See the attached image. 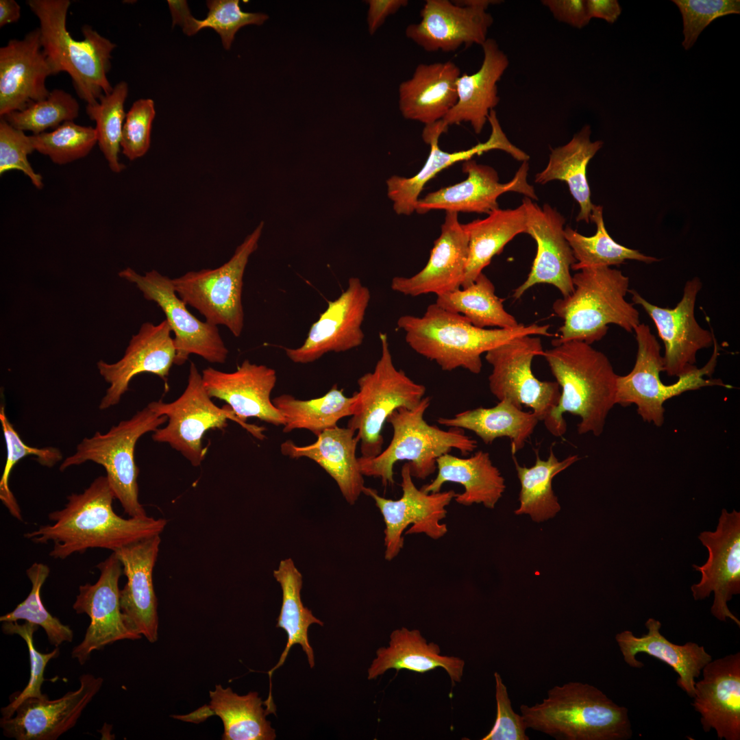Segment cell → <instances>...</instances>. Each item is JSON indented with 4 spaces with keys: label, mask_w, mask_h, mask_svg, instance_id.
Instances as JSON below:
<instances>
[{
    "label": "cell",
    "mask_w": 740,
    "mask_h": 740,
    "mask_svg": "<svg viewBox=\"0 0 740 740\" xmlns=\"http://www.w3.org/2000/svg\"><path fill=\"white\" fill-rule=\"evenodd\" d=\"M99 577L94 584L80 585L73 605L78 614H86L90 624L80 643L73 648L71 656L81 665L92 652L101 650L116 641L141 639L126 626L120 605L119 579L123 567L116 553L97 565Z\"/></svg>",
    "instance_id": "cell-17"
},
{
    "label": "cell",
    "mask_w": 740,
    "mask_h": 740,
    "mask_svg": "<svg viewBox=\"0 0 740 740\" xmlns=\"http://www.w3.org/2000/svg\"><path fill=\"white\" fill-rule=\"evenodd\" d=\"M590 136L591 127L586 125L567 144L552 149L546 167L536 175L534 180L539 184L553 180L565 182L580 208L576 221L587 223L591 221L594 205L591 201L587 167L603 145L602 140L592 142Z\"/></svg>",
    "instance_id": "cell-38"
},
{
    "label": "cell",
    "mask_w": 740,
    "mask_h": 740,
    "mask_svg": "<svg viewBox=\"0 0 740 740\" xmlns=\"http://www.w3.org/2000/svg\"><path fill=\"white\" fill-rule=\"evenodd\" d=\"M574 291L556 299L552 309L563 320L553 346L578 341L591 345L602 339L609 324L631 332L640 323L639 312L625 297L629 278L610 267L585 268L572 276Z\"/></svg>",
    "instance_id": "cell-6"
},
{
    "label": "cell",
    "mask_w": 740,
    "mask_h": 740,
    "mask_svg": "<svg viewBox=\"0 0 740 740\" xmlns=\"http://www.w3.org/2000/svg\"><path fill=\"white\" fill-rule=\"evenodd\" d=\"M34 151L30 136L10 125L4 119L0 121V175L12 170L22 171L38 189L43 186L42 177L36 173L27 160Z\"/></svg>",
    "instance_id": "cell-55"
},
{
    "label": "cell",
    "mask_w": 740,
    "mask_h": 740,
    "mask_svg": "<svg viewBox=\"0 0 740 740\" xmlns=\"http://www.w3.org/2000/svg\"><path fill=\"white\" fill-rule=\"evenodd\" d=\"M469 237V253L460 288L471 284L492 258L517 235L527 231L525 207L496 209L483 219L463 224Z\"/></svg>",
    "instance_id": "cell-39"
},
{
    "label": "cell",
    "mask_w": 740,
    "mask_h": 740,
    "mask_svg": "<svg viewBox=\"0 0 740 740\" xmlns=\"http://www.w3.org/2000/svg\"><path fill=\"white\" fill-rule=\"evenodd\" d=\"M699 540L708 552L702 565H693L701 574L700 580L691 587L695 600L714 594L711 614L721 621L729 619L739 627V619L730 611L728 602L740 593V512L722 510L715 531H703Z\"/></svg>",
    "instance_id": "cell-18"
},
{
    "label": "cell",
    "mask_w": 740,
    "mask_h": 740,
    "mask_svg": "<svg viewBox=\"0 0 740 740\" xmlns=\"http://www.w3.org/2000/svg\"><path fill=\"white\" fill-rule=\"evenodd\" d=\"M166 421V416L159 415L147 406L107 432H96L90 438L83 439L75 452L62 461L60 470L64 471L88 461L101 465L115 499L125 513L132 517H146L138 500L139 470L135 462V447L143 434L154 432Z\"/></svg>",
    "instance_id": "cell-9"
},
{
    "label": "cell",
    "mask_w": 740,
    "mask_h": 740,
    "mask_svg": "<svg viewBox=\"0 0 740 740\" xmlns=\"http://www.w3.org/2000/svg\"><path fill=\"white\" fill-rule=\"evenodd\" d=\"M355 432L336 426L323 432L308 445L287 440L282 443L281 452L291 458L306 457L317 463L336 481L345 500L354 505L365 487L356 454L359 439Z\"/></svg>",
    "instance_id": "cell-34"
},
{
    "label": "cell",
    "mask_w": 740,
    "mask_h": 740,
    "mask_svg": "<svg viewBox=\"0 0 740 740\" xmlns=\"http://www.w3.org/2000/svg\"><path fill=\"white\" fill-rule=\"evenodd\" d=\"M79 680V687L60 698L25 699L12 717L1 718L3 735L16 740H56L73 728L103 682L101 677L90 674H82Z\"/></svg>",
    "instance_id": "cell-23"
},
{
    "label": "cell",
    "mask_w": 740,
    "mask_h": 740,
    "mask_svg": "<svg viewBox=\"0 0 740 740\" xmlns=\"http://www.w3.org/2000/svg\"><path fill=\"white\" fill-rule=\"evenodd\" d=\"M695 681L691 705L704 732L720 740L740 739V653L711 660Z\"/></svg>",
    "instance_id": "cell-29"
},
{
    "label": "cell",
    "mask_w": 740,
    "mask_h": 740,
    "mask_svg": "<svg viewBox=\"0 0 740 740\" xmlns=\"http://www.w3.org/2000/svg\"><path fill=\"white\" fill-rule=\"evenodd\" d=\"M602 210L601 206L593 205L592 208L591 221L597 227L593 236H584L569 226L565 228V236L576 259L571 269L580 271L590 267L619 265L627 260L645 263L660 261L615 242L605 227Z\"/></svg>",
    "instance_id": "cell-45"
},
{
    "label": "cell",
    "mask_w": 740,
    "mask_h": 740,
    "mask_svg": "<svg viewBox=\"0 0 740 740\" xmlns=\"http://www.w3.org/2000/svg\"><path fill=\"white\" fill-rule=\"evenodd\" d=\"M648 632L641 637L630 630L615 635V641L626 664L633 668H641L644 664L636 658L639 653H645L671 667L678 674L677 685L689 697L695 693V679L704 666L712 660L702 645L693 642L678 645L669 641L661 632V623L649 618L645 623Z\"/></svg>",
    "instance_id": "cell-32"
},
{
    "label": "cell",
    "mask_w": 740,
    "mask_h": 740,
    "mask_svg": "<svg viewBox=\"0 0 740 740\" xmlns=\"http://www.w3.org/2000/svg\"><path fill=\"white\" fill-rule=\"evenodd\" d=\"M263 227L260 222L221 267L189 271L171 279L175 293L186 305L197 310L208 323L225 325L236 337L241 336L244 325L243 275L250 256L258 248Z\"/></svg>",
    "instance_id": "cell-12"
},
{
    "label": "cell",
    "mask_w": 740,
    "mask_h": 740,
    "mask_svg": "<svg viewBox=\"0 0 740 740\" xmlns=\"http://www.w3.org/2000/svg\"><path fill=\"white\" fill-rule=\"evenodd\" d=\"M526 728L559 740H627L632 737L627 708L598 688L569 682L548 690L533 706L521 704Z\"/></svg>",
    "instance_id": "cell-4"
},
{
    "label": "cell",
    "mask_w": 740,
    "mask_h": 740,
    "mask_svg": "<svg viewBox=\"0 0 740 740\" xmlns=\"http://www.w3.org/2000/svg\"><path fill=\"white\" fill-rule=\"evenodd\" d=\"M679 8L683 22L682 45L688 50L701 32L715 19L740 13L739 0H672Z\"/></svg>",
    "instance_id": "cell-53"
},
{
    "label": "cell",
    "mask_w": 740,
    "mask_h": 740,
    "mask_svg": "<svg viewBox=\"0 0 740 740\" xmlns=\"http://www.w3.org/2000/svg\"><path fill=\"white\" fill-rule=\"evenodd\" d=\"M702 284L698 278L688 280L680 301L674 308L652 304L635 290H628L634 304L640 305L654 321L664 347L663 371L679 377L697 368L696 354L713 345V330L702 328L695 317V305Z\"/></svg>",
    "instance_id": "cell-19"
},
{
    "label": "cell",
    "mask_w": 740,
    "mask_h": 740,
    "mask_svg": "<svg viewBox=\"0 0 740 740\" xmlns=\"http://www.w3.org/2000/svg\"><path fill=\"white\" fill-rule=\"evenodd\" d=\"M128 95V84L121 81L112 90L103 95L98 102L86 104L89 119L96 123L97 143L112 171L119 173L125 166L121 163L122 129L125 119L124 104Z\"/></svg>",
    "instance_id": "cell-46"
},
{
    "label": "cell",
    "mask_w": 740,
    "mask_h": 740,
    "mask_svg": "<svg viewBox=\"0 0 740 740\" xmlns=\"http://www.w3.org/2000/svg\"><path fill=\"white\" fill-rule=\"evenodd\" d=\"M539 421L533 411H523L508 399L500 401L492 408L479 407L437 419L440 425L449 428L474 432L486 445L497 438L508 437L513 456L523 448Z\"/></svg>",
    "instance_id": "cell-37"
},
{
    "label": "cell",
    "mask_w": 740,
    "mask_h": 740,
    "mask_svg": "<svg viewBox=\"0 0 740 740\" xmlns=\"http://www.w3.org/2000/svg\"><path fill=\"white\" fill-rule=\"evenodd\" d=\"M461 75L452 61L421 63L398 88L403 117L430 125L442 120L457 101L456 82Z\"/></svg>",
    "instance_id": "cell-31"
},
{
    "label": "cell",
    "mask_w": 740,
    "mask_h": 740,
    "mask_svg": "<svg viewBox=\"0 0 740 740\" xmlns=\"http://www.w3.org/2000/svg\"><path fill=\"white\" fill-rule=\"evenodd\" d=\"M381 356L371 372L358 380L354 414L347 428L357 432L361 457L371 458L382 451V429L396 409L416 408L424 397L425 386L395 367L386 334H379Z\"/></svg>",
    "instance_id": "cell-10"
},
{
    "label": "cell",
    "mask_w": 740,
    "mask_h": 740,
    "mask_svg": "<svg viewBox=\"0 0 740 740\" xmlns=\"http://www.w3.org/2000/svg\"><path fill=\"white\" fill-rule=\"evenodd\" d=\"M407 344L417 354L434 361L443 371L463 368L480 373L481 356L514 338L528 335L552 336L550 325L519 323L513 328H481L458 313L436 303L421 317L401 316L397 322Z\"/></svg>",
    "instance_id": "cell-3"
},
{
    "label": "cell",
    "mask_w": 740,
    "mask_h": 740,
    "mask_svg": "<svg viewBox=\"0 0 740 740\" xmlns=\"http://www.w3.org/2000/svg\"><path fill=\"white\" fill-rule=\"evenodd\" d=\"M513 458L521 484L520 505L515 513L528 514L539 523L555 517L561 508L552 489V480L578 461V456L570 455L559 460L551 447L548 458L542 460L536 450L535 463L530 467L521 466L514 456Z\"/></svg>",
    "instance_id": "cell-43"
},
{
    "label": "cell",
    "mask_w": 740,
    "mask_h": 740,
    "mask_svg": "<svg viewBox=\"0 0 740 740\" xmlns=\"http://www.w3.org/2000/svg\"><path fill=\"white\" fill-rule=\"evenodd\" d=\"M494 677L497 716L491 730L482 740H528L524 720L521 715L513 711L507 687L500 674L495 672Z\"/></svg>",
    "instance_id": "cell-56"
},
{
    "label": "cell",
    "mask_w": 740,
    "mask_h": 740,
    "mask_svg": "<svg viewBox=\"0 0 740 740\" xmlns=\"http://www.w3.org/2000/svg\"><path fill=\"white\" fill-rule=\"evenodd\" d=\"M147 406L159 415L166 416L168 420L165 427L153 432V440L169 444L193 467L200 466L206 457L207 448L202 445L204 434L210 429L225 428L228 419L239 423L258 439L265 437L263 428L243 421L229 406L219 408L213 403L193 362L187 386L177 399L171 403L151 402Z\"/></svg>",
    "instance_id": "cell-11"
},
{
    "label": "cell",
    "mask_w": 740,
    "mask_h": 740,
    "mask_svg": "<svg viewBox=\"0 0 740 740\" xmlns=\"http://www.w3.org/2000/svg\"><path fill=\"white\" fill-rule=\"evenodd\" d=\"M557 21L576 28L581 29L591 21L587 0H543Z\"/></svg>",
    "instance_id": "cell-57"
},
{
    "label": "cell",
    "mask_w": 740,
    "mask_h": 740,
    "mask_svg": "<svg viewBox=\"0 0 740 740\" xmlns=\"http://www.w3.org/2000/svg\"><path fill=\"white\" fill-rule=\"evenodd\" d=\"M482 48L484 56L479 70L471 75L461 74L457 80V101L441 120L446 128L468 122L478 134L488 121L491 110L500 102L497 84L509 60L493 38H488Z\"/></svg>",
    "instance_id": "cell-33"
},
{
    "label": "cell",
    "mask_w": 740,
    "mask_h": 740,
    "mask_svg": "<svg viewBox=\"0 0 740 740\" xmlns=\"http://www.w3.org/2000/svg\"><path fill=\"white\" fill-rule=\"evenodd\" d=\"M207 16L198 20V28H211L221 37L223 47L228 50L234 39L236 33L241 27L248 25H262L269 16L264 13H253L242 11L238 0L208 1Z\"/></svg>",
    "instance_id": "cell-52"
},
{
    "label": "cell",
    "mask_w": 740,
    "mask_h": 740,
    "mask_svg": "<svg viewBox=\"0 0 740 740\" xmlns=\"http://www.w3.org/2000/svg\"><path fill=\"white\" fill-rule=\"evenodd\" d=\"M53 75L36 27L21 39H11L0 48V116L21 111L50 94L46 86Z\"/></svg>",
    "instance_id": "cell-26"
},
{
    "label": "cell",
    "mask_w": 740,
    "mask_h": 740,
    "mask_svg": "<svg viewBox=\"0 0 740 740\" xmlns=\"http://www.w3.org/2000/svg\"><path fill=\"white\" fill-rule=\"evenodd\" d=\"M371 299L369 288L358 278L348 280L340 296L310 327L304 343L297 348H284L293 362H313L328 352H342L360 346L365 334L362 324Z\"/></svg>",
    "instance_id": "cell-20"
},
{
    "label": "cell",
    "mask_w": 740,
    "mask_h": 740,
    "mask_svg": "<svg viewBox=\"0 0 740 740\" xmlns=\"http://www.w3.org/2000/svg\"><path fill=\"white\" fill-rule=\"evenodd\" d=\"M273 576L282 591V606L276 626L283 629L288 638L278 663L268 671L270 688L272 674L284 663L294 645L301 647L310 667L314 666V652L308 641V630L313 624L323 626V622L315 617L301 601L302 575L291 558L280 561L278 569L273 571Z\"/></svg>",
    "instance_id": "cell-41"
},
{
    "label": "cell",
    "mask_w": 740,
    "mask_h": 740,
    "mask_svg": "<svg viewBox=\"0 0 740 740\" xmlns=\"http://www.w3.org/2000/svg\"><path fill=\"white\" fill-rule=\"evenodd\" d=\"M171 330L166 319L155 325L142 324L130 339L123 356L117 362L97 363L100 375L109 384L99 408L106 410L118 404L129 390L132 378L149 373L158 375L167 384L170 369L176 355Z\"/></svg>",
    "instance_id": "cell-24"
},
{
    "label": "cell",
    "mask_w": 740,
    "mask_h": 740,
    "mask_svg": "<svg viewBox=\"0 0 740 740\" xmlns=\"http://www.w3.org/2000/svg\"><path fill=\"white\" fill-rule=\"evenodd\" d=\"M34 151L58 164L86 157L97 143L95 128L66 121L50 132L30 135Z\"/></svg>",
    "instance_id": "cell-49"
},
{
    "label": "cell",
    "mask_w": 740,
    "mask_h": 740,
    "mask_svg": "<svg viewBox=\"0 0 740 740\" xmlns=\"http://www.w3.org/2000/svg\"><path fill=\"white\" fill-rule=\"evenodd\" d=\"M118 275L134 284L147 300L155 302L164 313L174 334L175 365H183L190 354L212 363L225 362L228 349L217 326L199 320L188 310L175 293L171 278L156 270L140 275L130 267Z\"/></svg>",
    "instance_id": "cell-15"
},
{
    "label": "cell",
    "mask_w": 740,
    "mask_h": 740,
    "mask_svg": "<svg viewBox=\"0 0 740 740\" xmlns=\"http://www.w3.org/2000/svg\"><path fill=\"white\" fill-rule=\"evenodd\" d=\"M495 0H427L421 21L408 25L406 36L427 52H452L465 45H482L493 23L486 10Z\"/></svg>",
    "instance_id": "cell-16"
},
{
    "label": "cell",
    "mask_w": 740,
    "mask_h": 740,
    "mask_svg": "<svg viewBox=\"0 0 740 740\" xmlns=\"http://www.w3.org/2000/svg\"><path fill=\"white\" fill-rule=\"evenodd\" d=\"M0 421L7 449L6 461L0 480V500L13 517L23 521L21 508L9 486L12 469L21 459L28 456H35L36 460L42 466L52 467L62 460V454L56 447L38 448L25 444L6 417L3 405L0 407Z\"/></svg>",
    "instance_id": "cell-50"
},
{
    "label": "cell",
    "mask_w": 740,
    "mask_h": 740,
    "mask_svg": "<svg viewBox=\"0 0 740 740\" xmlns=\"http://www.w3.org/2000/svg\"><path fill=\"white\" fill-rule=\"evenodd\" d=\"M634 331L637 343L636 361L628 374L617 378L616 404H634L644 421L662 426L664 403L684 392L712 386L730 387L720 379L711 378L719 355L715 339L713 354L704 367L679 376L676 382L667 385L660 378L663 371V358L656 338L644 323H640Z\"/></svg>",
    "instance_id": "cell-8"
},
{
    "label": "cell",
    "mask_w": 740,
    "mask_h": 740,
    "mask_svg": "<svg viewBox=\"0 0 740 740\" xmlns=\"http://www.w3.org/2000/svg\"><path fill=\"white\" fill-rule=\"evenodd\" d=\"M368 29L373 35L390 15L395 14L408 4V0H368Z\"/></svg>",
    "instance_id": "cell-58"
},
{
    "label": "cell",
    "mask_w": 740,
    "mask_h": 740,
    "mask_svg": "<svg viewBox=\"0 0 740 740\" xmlns=\"http://www.w3.org/2000/svg\"><path fill=\"white\" fill-rule=\"evenodd\" d=\"M402 497L396 500L380 496L371 488L365 486L362 493L371 497L380 510L385 523L384 558L394 559L404 546L403 534H424L437 540L447 532L441 521L447 507L456 494L454 490L426 493L414 484L410 465L406 463L401 470Z\"/></svg>",
    "instance_id": "cell-14"
},
{
    "label": "cell",
    "mask_w": 740,
    "mask_h": 740,
    "mask_svg": "<svg viewBox=\"0 0 740 740\" xmlns=\"http://www.w3.org/2000/svg\"><path fill=\"white\" fill-rule=\"evenodd\" d=\"M21 17V6L15 0H0V27L17 22Z\"/></svg>",
    "instance_id": "cell-61"
},
{
    "label": "cell",
    "mask_w": 740,
    "mask_h": 740,
    "mask_svg": "<svg viewBox=\"0 0 740 740\" xmlns=\"http://www.w3.org/2000/svg\"><path fill=\"white\" fill-rule=\"evenodd\" d=\"M160 535L123 546L116 553L127 578L120 590V605L127 628L150 643L158 640V601L153 571L158 556Z\"/></svg>",
    "instance_id": "cell-27"
},
{
    "label": "cell",
    "mask_w": 740,
    "mask_h": 740,
    "mask_svg": "<svg viewBox=\"0 0 740 740\" xmlns=\"http://www.w3.org/2000/svg\"><path fill=\"white\" fill-rule=\"evenodd\" d=\"M587 6L591 18H601L611 24L621 13V8L617 0H587Z\"/></svg>",
    "instance_id": "cell-60"
},
{
    "label": "cell",
    "mask_w": 740,
    "mask_h": 740,
    "mask_svg": "<svg viewBox=\"0 0 740 740\" xmlns=\"http://www.w3.org/2000/svg\"><path fill=\"white\" fill-rule=\"evenodd\" d=\"M469 253V237L458 213L446 212L439 237L435 240L426 265L411 277L393 278L391 288L406 296L436 295L461 287Z\"/></svg>",
    "instance_id": "cell-30"
},
{
    "label": "cell",
    "mask_w": 740,
    "mask_h": 740,
    "mask_svg": "<svg viewBox=\"0 0 740 740\" xmlns=\"http://www.w3.org/2000/svg\"><path fill=\"white\" fill-rule=\"evenodd\" d=\"M543 351L539 338L522 336L488 351L485 359L492 366L489 376L491 393L499 401L508 399L518 408H531L550 431L560 390L557 382L541 381L533 374L532 361Z\"/></svg>",
    "instance_id": "cell-13"
},
{
    "label": "cell",
    "mask_w": 740,
    "mask_h": 740,
    "mask_svg": "<svg viewBox=\"0 0 740 740\" xmlns=\"http://www.w3.org/2000/svg\"><path fill=\"white\" fill-rule=\"evenodd\" d=\"M2 631L6 634H17L26 643L29 658L30 676L24 689L13 695V698L7 706L1 709V718L7 719L13 716L19 704L28 698H42L47 695L41 691L44 678L45 669L51 659L58 656V647L49 653H41L34 646L33 635L38 626L25 621L23 624L17 621L2 622Z\"/></svg>",
    "instance_id": "cell-51"
},
{
    "label": "cell",
    "mask_w": 740,
    "mask_h": 740,
    "mask_svg": "<svg viewBox=\"0 0 740 740\" xmlns=\"http://www.w3.org/2000/svg\"><path fill=\"white\" fill-rule=\"evenodd\" d=\"M436 469L435 478L421 489L436 493L446 482L460 484L465 491L456 493L454 499L460 505L482 504L493 509L506 489L500 470L493 465L489 454L482 450L466 458L443 454L436 459Z\"/></svg>",
    "instance_id": "cell-35"
},
{
    "label": "cell",
    "mask_w": 740,
    "mask_h": 740,
    "mask_svg": "<svg viewBox=\"0 0 740 740\" xmlns=\"http://www.w3.org/2000/svg\"><path fill=\"white\" fill-rule=\"evenodd\" d=\"M39 21L40 43L53 75L67 73L78 97L92 104L114 86L107 74L116 45L89 25H84V38L75 40L66 28L69 0H28Z\"/></svg>",
    "instance_id": "cell-5"
},
{
    "label": "cell",
    "mask_w": 740,
    "mask_h": 740,
    "mask_svg": "<svg viewBox=\"0 0 740 740\" xmlns=\"http://www.w3.org/2000/svg\"><path fill=\"white\" fill-rule=\"evenodd\" d=\"M488 121L491 124V133L486 141L468 149L454 152L443 151L439 147V137L447 130L443 125L441 120L426 125L422 138L430 145V151L421 169L411 177L393 175L386 180L388 197L393 203L395 212L404 215H410L415 212L420 193L429 180L442 170L456 162L471 160L475 155L500 149L519 161H528L529 156L513 145L506 137L494 110H491Z\"/></svg>",
    "instance_id": "cell-21"
},
{
    "label": "cell",
    "mask_w": 740,
    "mask_h": 740,
    "mask_svg": "<svg viewBox=\"0 0 740 740\" xmlns=\"http://www.w3.org/2000/svg\"><path fill=\"white\" fill-rule=\"evenodd\" d=\"M201 375L210 397L225 402L243 421L255 417L276 426H284V417L270 397L277 380L273 369L245 360L235 371L208 367Z\"/></svg>",
    "instance_id": "cell-28"
},
{
    "label": "cell",
    "mask_w": 740,
    "mask_h": 740,
    "mask_svg": "<svg viewBox=\"0 0 740 740\" xmlns=\"http://www.w3.org/2000/svg\"><path fill=\"white\" fill-rule=\"evenodd\" d=\"M115 499L106 476L95 478L80 493H72L60 510L48 515L51 523L24 534L36 544L53 543L49 556L64 560L73 554L88 549L102 548L115 552L123 546L160 535L167 520L152 517L127 519L113 509Z\"/></svg>",
    "instance_id": "cell-1"
},
{
    "label": "cell",
    "mask_w": 740,
    "mask_h": 740,
    "mask_svg": "<svg viewBox=\"0 0 740 740\" xmlns=\"http://www.w3.org/2000/svg\"><path fill=\"white\" fill-rule=\"evenodd\" d=\"M155 115L154 102L151 99H140L134 101L126 114L121 148L129 160L141 158L149 150Z\"/></svg>",
    "instance_id": "cell-54"
},
{
    "label": "cell",
    "mask_w": 740,
    "mask_h": 740,
    "mask_svg": "<svg viewBox=\"0 0 740 740\" xmlns=\"http://www.w3.org/2000/svg\"><path fill=\"white\" fill-rule=\"evenodd\" d=\"M527 218L526 234L536 243V254L526 280L515 289L513 297L520 298L530 288L551 284L565 297L574 290L571 266L576 263L572 249L565 236V217L548 204L542 207L524 197Z\"/></svg>",
    "instance_id": "cell-22"
},
{
    "label": "cell",
    "mask_w": 740,
    "mask_h": 740,
    "mask_svg": "<svg viewBox=\"0 0 740 740\" xmlns=\"http://www.w3.org/2000/svg\"><path fill=\"white\" fill-rule=\"evenodd\" d=\"M430 404V397H424L416 408L401 407L389 415L386 422L393 430L391 443L373 458H358L363 476L380 478L385 486L393 485L395 464L406 460L412 478L425 480L436 470V459L441 456L452 449L468 455L477 448V441L466 435L463 429L444 430L428 424L424 415Z\"/></svg>",
    "instance_id": "cell-7"
},
{
    "label": "cell",
    "mask_w": 740,
    "mask_h": 740,
    "mask_svg": "<svg viewBox=\"0 0 740 740\" xmlns=\"http://www.w3.org/2000/svg\"><path fill=\"white\" fill-rule=\"evenodd\" d=\"M560 391L549 431L555 436L567 430L563 413L580 418V434L603 432L607 416L616 405L617 375L607 356L582 341H571L543 351Z\"/></svg>",
    "instance_id": "cell-2"
},
{
    "label": "cell",
    "mask_w": 740,
    "mask_h": 740,
    "mask_svg": "<svg viewBox=\"0 0 740 740\" xmlns=\"http://www.w3.org/2000/svg\"><path fill=\"white\" fill-rule=\"evenodd\" d=\"M356 395L347 397L336 384L323 396L308 400L282 394L272 399L285 420L283 432L306 429L317 436L337 426V422L354 414Z\"/></svg>",
    "instance_id": "cell-42"
},
{
    "label": "cell",
    "mask_w": 740,
    "mask_h": 740,
    "mask_svg": "<svg viewBox=\"0 0 740 740\" xmlns=\"http://www.w3.org/2000/svg\"><path fill=\"white\" fill-rule=\"evenodd\" d=\"M436 304L463 315L475 326L513 328L519 325L514 316L504 308L491 280L481 273L469 286L436 295Z\"/></svg>",
    "instance_id": "cell-44"
},
{
    "label": "cell",
    "mask_w": 740,
    "mask_h": 740,
    "mask_svg": "<svg viewBox=\"0 0 740 740\" xmlns=\"http://www.w3.org/2000/svg\"><path fill=\"white\" fill-rule=\"evenodd\" d=\"M528 169V161H523L510 181L500 183L497 173L491 166L478 164L471 159L464 161L463 171L467 177L419 199L415 212L424 214L432 210H443L446 212L489 214L499 208L497 198L507 192H516L537 200L534 187L527 180Z\"/></svg>",
    "instance_id": "cell-25"
},
{
    "label": "cell",
    "mask_w": 740,
    "mask_h": 740,
    "mask_svg": "<svg viewBox=\"0 0 740 740\" xmlns=\"http://www.w3.org/2000/svg\"><path fill=\"white\" fill-rule=\"evenodd\" d=\"M439 646L428 643L418 630L402 628L393 630L387 648L376 651V658L368 669L367 678L373 680L390 669H407L423 674L443 668L453 686L461 681L465 661L456 656H442Z\"/></svg>",
    "instance_id": "cell-36"
},
{
    "label": "cell",
    "mask_w": 740,
    "mask_h": 740,
    "mask_svg": "<svg viewBox=\"0 0 740 740\" xmlns=\"http://www.w3.org/2000/svg\"><path fill=\"white\" fill-rule=\"evenodd\" d=\"M79 108L72 95L62 89H53L47 98L1 118L17 130L38 134L49 128L56 129L64 122L73 121L79 115Z\"/></svg>",
    "instance_id": "cell-48"
},
{
    "label": "cell",
    "mask_w": 740,
    "mask_h": 740,
    "mask_svg": "<svg viewBox=\"0 0 740 740\" xmlns=\"http://www.w3.org/2000/svg\"><path fill=\"white\" fill-rule=\"evenodd\" d=\"M49 572L47 565L41 563H33L26 570L32 584L29 593L13 610L1 616L0 621L25 620L36 624L44 629L49 643L58 647L64 642H71L73 632L69 626L63 624L59 619L51 615L42 602L41 588Z\"/></svg>",
    "instance_id": "cell-47"
},
{
    "label": "cell",
    "mask_w": 740,
    "mask_h": 740,
    "mask_svg": "<svg viewBox=\"0 0 740 740\" xmlns=\"http://www.w3.org/2000/svg\"><path fill=\"white\" fill-rule=\"evenodd\" d=\"M209 711L221 718L224 726L223 740H274L275 730L266 717L263 702L257 692L240 695L230 687L217 684L210 691Z\"/></svg>",
    "instance_id": "cell-40"
},
{
    "label": "cell",
    "mask_w": 740,
    "mask_h": 740,
    "mask_svg": "<svg viewBox=\"0 0 740 740\" xmlns=\"http://www.w3.org/2000/svg\"><path fill=\"white\" fill-rule=\"evenodd\" d=\"M168 5L173 18V25H178L188 36H193L199 30L198 19L190 14L186 1H168Z\"/></svg>",
    "instance_id": "cell-59"
}]
</instances>
